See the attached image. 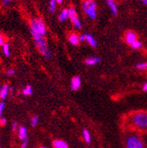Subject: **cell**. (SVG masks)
<instances>
[{
    "instance_id": "1",
    "label": "cell",
    "mask_w": 147,
    "mask_h": 148,
    "mask_svg": "<svg viewBox=\"0 0 147 148\" xmlns=\"http://www.w3.org/2000/svg\"><path fill=\"white\" fill-rule=\"evenodd\" d=\"M131 123L134 128L139 130L141 132L147 131V113L144 111L135 112L131 115L130 118Z\"/></svg>"
},
{
    "instance_id": "2",
    "label": "cell",
    "mask_w": 147,
    "mask_h": 148,
    "mask_svg": "<svg viewBox=\"0 0 147 148\" xmlns=\"http://www.w3.org/2000/svg\"><path fill=\"white\" fill-rule=\"evenodd\" d=\"M33 40L34 42V44L39 50V52L42 55V57L49 59L51 58V52L49 49L47 41L45 39V37L37 34H31Z\"/></svg>"
},
{
    "instance_id": "3",
    "label": "cell",
    "mask_w": 147,
    "mask_h": 148,
    "mask_svg": "<svg viewBox=\"0 0 147 148\" xmlns=\"http://www.w3.org/2000/svg\"><path fill=\"white\" fill-rule=\"evenodd\" d=\"M29 27H30L31 34H37L45 36V34L47 33L46 25H45L43 20L41 18H36L30 21Z\"/></svg>"
},
{
    "instance_id": "4",
    "label": "cell",
    "mask_w": 147,
    "mask_h": 148,
    "mask_svg": "<svg viewBox=\"0 0 147 148\" xmlns=\"http://www.w3.org/2000/svg\"><path fill=\"white\" fill-rule=\"evenodd\" d=\"M83 11L92 20H94L96 18L97 16V10H96V3L94 1V0H85L84 1L83 5Z\"/></svg>"
},
{
    "instance_id": "5",
    "label": "cell",
    "mask_w": 147,
    "mask_h": 148,
    "mask_svg": "<svg viewBox=\"0 0 147 148\" xmlns=\"http://www.w3.org/2000/svg\"><path fill=\"white\" fill-rule=\"evenodd\" d=\"M125 145L126 148H144L143 139L136 134H131L126 138Z\"/></svg>"
},
{
    "instance_id": "6",
    "label": "cell",
    "mask_w": 147,
    "mask_h": 148,
    "mask_svg": "<svg viewBox=\"0 0 147 148\" xmlns=\"http://www.w3.org/2000/svg\"><path fill=\"white\" fill-rule=\"evenodd\" d=\"M69 18H70V21L71 23L74 25V27L76 28H81L82 27V24L81 21L79 20V17L75 10V8L70 7L69 9Z\"/></svg>"
},
{
    "instance_id": "7",
    "label": "cell",
    "mask_w": 147,
    "mask_h": 148,
    "mask_svg": "<svg viewBox=\"0 0 147 148\" xmlns=\"http://www.w3.org/2000/svg\"><path fill=\"white\" fill-rule=\"evenodd\" d=\"M125 41L128 44H130L131 46L134 42H136L137 41V34L132 31H128L125 34Z\"/></svg>"
},
{
    "instance_id": "8",
    "label": "cell",
    "mask_w": 147,
    "mask_h": 148,
    "mask_svg": "<svg viewBox=\"0 0 147 148\" xmlns=\"http://www.w3.org/2000/svg\"><path fill=\"white\" fill-rule=\"evenodd\" d=\"M81 86V79L79 76L73 77L70 81V89L73 91H77Z\"/></svg>"
},
{
    "instance_id": "9",
    "label": "cell",
    "mask_w": 147,
    "mask_h": 148,
    "mask_svg": "<svg viewBox=\"0 0 147 148\" xmlns=\"http://www.w3.org/2000/svg\"><path fill=\"white\" fill-rule=\"evenodd\" d=\"M107 5H108V7L111 11L112 14L114 16H116L118 14V9H117V5L116 4V2L114 0H110V1H107Z\"/></svg>"
},
{
    "instance_id": "10",
    "label": "cell",
    "mask_w": 147,
    "mask_h": 148,
    "mask_svg": "<svg viewBox=\"0 0 147 148\" xmlns=\"http://www.w3.org/2000/svg\"><path fill=\"white\" fill-rule=\"evenodd\" d=\"M54 148H68V144L61 139H56L53 141Z\"/></svg>"
},
{
    "instance_id": "11",
    "label": "cell",
    "mask_w": 147,
    "mask_h": 148,
    "mask_svg": "<svg viewBox=\"0 0 147 148\" xmlns=\"http://www.w3.org/2000/svg\"><path fill=\"white\" fill-rule=\"evenodd\" d=\"M85 41L89 43L90 46H92L93 48L97 47V42H96V40L94 39V37L93 35L86 34H85Z\"/></svg>"
},
{
    "instance_id": "12",
    "label": "cell",
    "mask_w": 147,
    "mask_h": 148,
    "mask_svg": "<svg viewBox=\"0 0 147 148\" xmlns=\"http://www.w3.org/2000/svg\"><path fill=\"white\" fill-rule=\"evenodd\" d=\"M69 42L72 44V45H79V36L76 34H70L69 35Z\"/></svg>"
},
{
    "instance_id": "13",
    "label": "cell",
    "mask_w": 147,
    "mask_h": 148,
    "mask_svg": "<svg viewBox=\"0 0 147 148\" xmlns=\"http://www.w3.org/2000/svg\"><path fill=\"white\" fill-rule=\"evenodd\" d=\"M9 91H10L9 86L4 85L1 87V89H0V99H5L9 94Z\"/></svg>"
},
{
    "instance_id": "14",
    "label": "cell",
    "mask_w": 147,
    "mask_h": 148,
    "mask_svg": "<svg viewBox=\"0 0 147 148\" xmlns=\"http://www.w3.org/2000/svg\"><path fill=\"white\" fill-rule=\"evenodd\" d=\"M99 62H101V59H100V58H97V57H92V58H86L85 60V63L86 65H94V64H98Z\"/></svg>"
},
{
    "instance_id": "15",
    "label": "cell",
    "mask_w": 147,
    "mask_h": 148,
    "mask_svg": "<svg viewBox=\"0 0 147 148\" xmlns=\"http://www.w3.org/2000/svg\"><path fill=\"white\" fill-rule=\"evenodd\" d=\"M58 18H59V21H60L61 22H64V21H67L68 18H69V10L64 9V10L60 12V14H59V16H58Z\"/></svg>"
},
{
    "instance_id": "16",
    "label": "cell",
    "mask_w": 147,
    "mask_h": 148,
    "mask_svg": "<svg viewBox=\"0 0 147 148\" xmlns=\"http://www.w3.org/2000/svg\"><path fill=\"white\" fill-rule=\"evenodd\" d=\"M27 128L25 126L20 127V129H19V138H20V139L23 140L26 138H27Z\"/></svg>"
},
{
    "instance_id": "17",
    "label": "cell",
    "mask_w": 147,
    "mask_h": 148,
    "mask_svg": "<svg viewBox=\"0 0 147 148\" xmlns=\"http://www.w3.org/2000/svg\"><path fill=\"white\" fill-rule=\"evenodd\" d=\"M83 138H84V139H85V141L86 143L91 142V134H90L88 130H86V129L83 130Z\"/></svg>"
},
{
    "instance_id": "18",
    "label": "cell",
    "mask_w": 147,
    "mask_h": 148,
    "mask_svg": "<svg viewBox=\"0 0 147 148\" xmlns=\"http://www.w3.org/2000/svg\"><path fill=\"white\" fill-rule=\"evenodd\" d=\"M56 6H57V2L56 0H49V9L50 12H54L56 11Z\"/></svg>"
},
{
    "instance_id": "19",
    "label": "cell",
    "mask_w": 147,
    "mask_h": 148,
    "mask_svg": "<svg viewBox=\"0 0 147 148\" xmlns=\"http://www.w3.org/2000/svg\"><path fill=\"white\" fill-rule=\"evenodd\" d=\"M2 47H3V53L5 54V57H9L10 54H11V51H10V46H9V44L5 42Z\"/></svg>"
},
{
    "instance_id": "20",
    "label": "cell",
    "mask_w": 147,
    "mask_h": 148,
    "mask_svg": "<svg viewBox=\"0 0 147 148\" xmlns=\"http://www.w3.org/2000/svg\"><path fill=\"white\" fill-rule=\"evenodd\" d=\"M22 94L24 95H27V96H28V95H31L32 94H33V90H32V87L30 86H27L24 89H23V91H22Z\"/></svg>"
},
{
    "instance_id": "21",
    "label": "cell",
    "mask_w": 147,
    "mask_h": 148,
    "mask_svg": "<svg viewBox=\"0 0 147 148\" xmlns=\"http://www.w3.org/2000/svg\"><path fill=\"white\" fill-rule=\"evenodd\" d=\"M136 68L138 70H146L147 69V62H142V63H138L136 64Z\"/></svg>"
},
{
    "instance_id": "22",
    "label": "cell",
    "mask_w": 147,
    "mask_h": 148,
    "mask_svg": "<svg viewBox=\"0 0 147 148\" xmlns=\"http://www.w3.org/2000/svg\"><path fill=\"white\" fill-rule=\"evenodd\" d=\"M38 122H39V116H34L31 119V125L33 127H36L38 124Z\"/></svg>"
},
{
    "instance_id": "23",
    "label": "cell",
    "mask_w": 147,
    "mask_h": 148,
    "mask_svg": "<svg viewBox=\"0 0 147 148\" xmlns=\"http://www.w3.org/2000/svg\"><path fill=\"white\" fill-rule=\"evenodd\" d=\"M131 47H132V49H140V48L142 47V42H139V41H137L136 42H134V43L131 45Z\"/></svg>"
},
{
    "instance_id": "24",
    "label": "cell",
    "mask_w": 147,
    "mask_h": 148,
    "mask_svg": "<svg viewBox=\"0 0 147 148\" xmlns=\"http://www.w3.org/2000/svg\"><path fill=\"white\" fill-rule=\"evenodd\" d=\"M27 145H28V138H26L25 139L22 140V144H21V148H27Z\"/></svg>"
},
{
    "instance_id": "25",
    "label": "cell",
    "mask_w": 147,
    "mask_h": 148,
    "mask_svg": "<svg viewBox=\"0 0 147 148\" xmlns=\"http://www.w3.org/2000/svg\"><path fill=\"white\" fill-rule=\"evenodd\" d=\"M16 73V71L14 69H10L6 71V74H7V76H12L14 75V74Z\"/></svg>"
},
{
    "instance_id": "26",
    "label": "cell",
    "mask_w": 147,
    "mask_h": 148,
    "mask_svg": "<svg viewBox=\"0 0 147 148\" xmlns=\"http://www.w3.org/2000/svg\"><path fill=\"white\" fill-rule=\"evenodd\" d=\"M6 122L7 120L4 117H0V125H2V126H5L6 124Z\"/></svg>"
},
{
    "instance_id": "27",
    "label": "cell",
    "mask_w": 147,
    "mask_h": 148,
    "mask_svg": "<svg viewBox=\"0 0 147 148\" xmlns=\"http://www.w3.org/2000/svg\"><path fill=\"white\" fill-rule=\"evenodd\" d=\"M4 108H5V102H0V117H1V115L3 113V110H4Z\"/></svg>"
},
{
    "instance_id": "28",
    "label": "cell",
    "mask_w": 147,
    "mask_h": 148,
    "mask_svg": "<svg viewBox=\"0 0 147 148\" xmlns=\"http://www.w3.org/2000/svg\"><path fill=\"white\" fill-rule=\"evenodd\" d=\"M5 38H4V36L2 34H0V46H3L5 44Z\"/></svg>"
},
{
    "instance_id": "29",
    "label": "cell",
    "mask_w": 147,
    "mask_h": 148,
    "mask_svg": "<svg viewBox=\"0 0 147 148\" xmlns=\"http://www.w3.org/2000/svg\"><path fill=\"white\" fill-rule=\"evenodd\" d=\"M12 1V0H2V3H3V5H5V6H6V5H8Z\"/></svg>"
},
{
    "instance_id": "30",
    "label": "cell",
    "mask_w": 147,
    "mask_h": 148,
    "mask_svg": "<svg viewBox=\"0 0 147 148\" xmlns=\"http://www.w3.org/2000/svg\"><path fill=\"white\" fill-rule=\"evenodd\" d=\"M85 34H82L79 36V42H85Z\"/></svg>"
},
{
    "instance_id": "31",
    "label": "cell",
    "mask_w": 147,
    "mask_h": 148,
    "mask_svg": "<svg viewBox=\"0 0 147 148\" xmlns=\"http://www.w3.org/2000/svg\"><path fill=\"white\" fill-rule=\"evenodd\" d=\"M142 89H143V91H144V92H147V82H145V83L143 85V87H142Z\"/></svg>"
},
{
    "instance_id": "32",
    "label": "cell",
    "mask_w": 147,
    "mask_h": 148,
    "mask_svg": "<svg viewBox=\"0 0 147 148\" xmlns=\"http://www.w3.org/2000/svg\"><path fill=\"white\" fill-rule=\"evenodd\" d=\"M17 127H18V124H17V123H16V122H15V123H12V130H13L14 132H15L16 130H17Z\"/></svg>"
},
{
    "instance_id": "33",
    "label": "cell",
    "mask_w": 147,
    "mask_h": 148,
    "mask_svg": "<svg viewBox=\"0 0 147 148\" xmlns=\"http://www.w3.org/2000/svg\"><path fill=\"white\" fill-rule=\"evenodd\" d=\"M56 2H57V4H62L63 0H56Z\"/></svg>"
},
{
    "instance_id": "34",
    "label": "cell",
    "mask_w": 147,
    "mask_h": 148,
    "mask_svg": "<svg viewBox=\"0 0 147 148\" xmlns=\"http://www.w3.org/2000/svg\"><path fill=\"white\" fill-rule=\"evenodd\" d=\"M141 1H142L144 5H147V0H141Z\"/></svg>"
},
{
    "instance_id": "35",
    "label": "cell",
    "mask_w": 147,
    "mask_h": 148,
    "mask_svg": "<svg viewBox=\"0 0 147 148\" xmlns=\"http://www.w3.org/2000/svg\"><path fill=\"white\" fill-rule=\"evenodd\" d=\"M40 148H48V147H46V146H42V147H40Z\"/></svg>"
},
{
    "instance_id": "36",
    "label": "cell",
    "mask_w": 147,
    "mask_h": 148,
    "mask_svg": "<svg viewBox=\"0 0 147 148\" xmlns=\"http://www.w3.org/2000/svg\"><path fill=\"white\" fill-rule=\"evenodd\" d=\"M107 1H110V0H107Z\"/></svg>"
},
{
    "instance_id": "37",
    "label": "cell",
    "mask_w": 147,
    "mask_h": 148,
    "mask_svg": "<svg viewBox=\"0 0 147 148\" xmlns=\"http://www.w3.org/2000/svg\"><path fill=\"white\" fill-rule=\"evenodd\" d=\"M89 148H92V147H89Z\"/></svg>"
},
{
    "instance_id": "38",
    "label": "cell",
    "mask_w": 147,
    "mask_h": 148,
    "mask_svg": "<svg viewBox=\"0 0 147 148\" xmlns=\"http://www.w3.org/2000/svg\"><path fill=\"white\" fill-rule=\"evenodd\" d=\"M0 89H1V87H0Z\"/></svg>"
}]
</instances>
